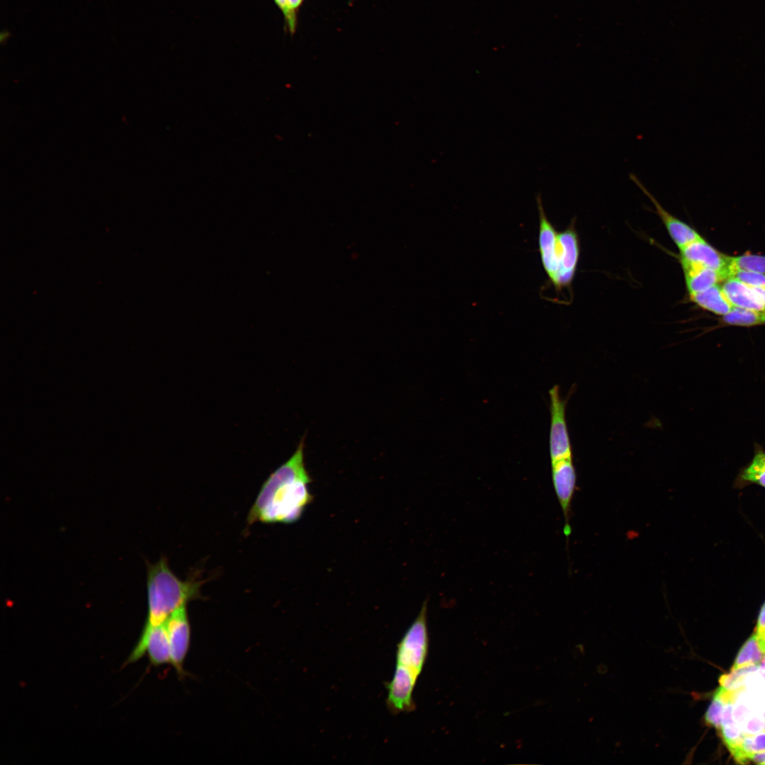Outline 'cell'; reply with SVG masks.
Segmentation results:
<instances>
[{
	"instance_id": "4",
	"label": "cell",
	"mask_w": 765,
	"mask_h": 765,
	"mask_svg": "<svg viewBox=\"0 0 765 765\" xmlns=\"http://www.w3.org/2000/svg\"><path fill=\"white\" fill-rule=\"evenodd\" d=\"M562 397L557 385L552 386L550 397V426L549 449L551 463L572 457V447L566 421V407L569 397Z\"/></svg>"
},
{
	"instance_id": "22",
	"label": "cell",
	"mask_w": 765,
	"mask_h": 765,
	"mask_svg": "<svg viewBox=\"0 0 765 765\" xmlns=\"http://www.w3.org/2000/svg\"><path fill=\"white\" fill-rule=\"evenodd\" d=\"M758 667L759 665L752 664L731 669L730 673L723 674L720 677L719 683L721 687L727 691H737L744 687L746 676Z\"/></svg>"
},
{
	"instance_id": "2",
	"label": "cell",
	"mask_w": 765,
	"mask_h": 765,
	"mask_svg": "<svg viewBox=\"0 0 765 765\" xmlns=\"http://www.w3.org/2000/svg\"><path fill=\"white\" fill-rule=\"evenodd\" d=\"M196 575L182 580L171 570L165 557L147 567L148 613L146 623H165L178 608L189 601L203 599L200 588L204 583Z\"/></svg>"
},
{
	"instance_id": "19",
	"label": "cell",
	"mask_w": 765,
	"mask_h": 765,
	"mask_svg": "<svg viewBox=\"0 0 765 765\" xmlns=\"http://www.w3.org/2000/svg\"><path fill=\"white\" fill-rule=\"evenodd\" d=\"M720 732L729 750L739 744L745 735L734 720L732 707L730 704L723 708Z\"/></svg>"
},
{
	"instance_id": "23",
	"label": "cell",
	"mask_w": 765,
	"mask_h": 765,
	"mask_svg": "<svg viewBox=\"0 0 765 765\" xmlns=\"http://www.w3.org/2000/svg\"><path fill=\"white\" fill-rule=\"evenodd\" d=\"M727 700L722 695L720 689L718 688L704 715V720L706 724L714 727L718 730H720L721 728L722 713Z\"/></svg>"
},
{
	"instance_id": "21",
	"label": "cell",
	"mask_w": 765,
	"mask_h": 765,
	"mask_svg": "<svg viewBox=\"0 0 765 765\" xmlns=\"http://www.w3.org/2000/svg\"><path fill=\"white\" fill-rule=\"evenodd\" d=\"M735 270H744L765 273V256L750 254L739 256H730V274Z\"/></svg>"
},
{
	"instance_id": "12",
	"label": "cell",
	"mask_w": 765,
	"mask_h": 765,
	"mask_svg": "<svg viewBox=\"0 0 765 765\" xmlns=\"http://www.w3.org/2000/svg\"><path fill=\"white\" fill-rule=\"evenodd\" d=\"M722 289L733 307L765 312L756 288L730 277L725 280Z\"/></svg>"
},
{
	"instance_id": "5",
	"label": "cell",
	"mask_w": 765,
	"mask_h": 765,
	"mask_svg": "<svg viewBox=\"0 0 765 765\" xmlns=\"http://www.w3.org/2000/svg\"><path fill=\"white\" fill-rule=\"evenodd\" d=\"M166 626L170 647L171 664L178 676H185L183 664L189 650L191 635L187 605L176 609L166 620Z\"/></svg>"
},
{
	"instance_id": "3",
	"label": "cell",
	"mask_w": 765,
	"mask_h": 765,
	"mask_svg": "<svg viewBox=\"0 0 765 765\" xmlns=\"http://www.w3.org/2000/svg\"><path fill=\"white\" fill-rule=\"evenodd\" d=\"M426 615L427 601L426 600L417 617L397 644L394 674L417 681L428 653Z\"/></svg>"
},
{
	"instance_id": "24",
	"label": "cell",
	"mask_w": 765,
	"mask_h": 765,
	"mask_svg": "<svg viewBox=\"0 0 765 765\" xmlns=\"http://www.w3.org/2000/svg\"><path fill=\"white\" fill-rule=\"evenodd\" d=\"M730 277L734 278L751 287L765 288L764 273L744 270H735L730 273Z\"/></svg>"
},
{
	"instance_id": "17",
	"label": "cell",
	"mask_w": 765,
	"mask_h": 765,
	"mask_svg": "<svg viewBox=\"0 0 765 765\" xmlns=\"http://www.w3.org/2000/svg\"><path fill=\"white\" fill-rule=\"evenodd\" d=\"M765 657L757 635L753 634L742 645L735 659L732 669H739L752 664H759Z\"/></svg>"
},
{
	"instance_id": "13",
	"label": "cell",
	"mask_w": 765,
	"mask_h": 765,
	"mask_svg": "<svg viewBox=\"0 0 765 765\" xmlns=\"http://www.w3.org/2000/svg\"><path fill=\"white\" fill-rule=\"evenodd\" d=\"M686 289L689 295L703 291L726 280L722 273L701 267H683Z\"/></svg>"
},
{
	"instance_id": "6",
	"label": "cell",
	"mask_w": 765,
	"mask_h": 765,
	"mask_svg": "<svg viewBox=\"0 0 765 765\" xmlns=\"http://www.w3.org/2000/svg\"><path fill=\"white\" fill-rule=\"evenodd\" d=\"M145 653H147L151 663L155 666L171 664L166 622L157 625L145 623L140 640L126 663L138 660Z\"/></svg>"
},
{
	"instance_id": "9",
	"label": "cell",
	"mask_w": 765,
	"mask_h": 765,
	"mask_svg": "<svg viewBox=\"0 0 765 765\" xmlns=\"http://www.w3.org/2000/svg\"><path fill=\"white\" fill-rule=\"evenodd\" d=\"M558 276L555 289L569 286L574 278L579 256V243L572 222L557 234Z\"/></svg>"
},
{
	"instance_id": "20",
	"label": "cell",
	"mask_w": 765,
	"mask_h": 765,
	"mask_svg": "<svg viewBox=\"0 0 765 765\" xmlns=\"http://www.w3.org/2000/svg\"><path fill=\"white\" fill-rule=\"evenodd\" d=\"M273 3L281 13L285 28L293 35L295 33L298 13L305 0H273Z\"/></svg>"
},
{
	"instance_id": "8",
	"label": "cell",
	"mask_w": 765,
	"mask_h": 765,
	"mask_svg": "<svg viewBox=\"0 0 765 765\" xmlns=\"http://www.w3.org/2000/svg\"><path fill=\"white\" fill-rule=\"evenodd\" d=\"M679 256L682 268H707L729 278L730 256L721 254L703 238L680 249Z\"/></svg>"
},
{
	"instance_id": "1",
	"label": "cell",
	"mask_w": 765,
	"mask_h": 765,
	"mask_svg": "<svg viewBox=\"0 0 765 765\" xmlns=\"http://www.w3.org/2000/svg\"><path fill=\"white\" fill-rule=\"evenodd\" d=\"M304 448L302 438L293 455L264 482L249 510L248 526L256 522L291 523L300 519L312 500Z\"/></svg>"
},
{
	"instance_id": "15",
	"label": "cell",
	"mask_w": 765,
	"mask_h": 765,
	"mask_svg": "<svg viewBox=\"0 0 765 765\" xmlns=\"http://www.w3.org/2000/svg\"><path fill=\"white\" fill-rule=\"evenodd\" d=\"M737 484L741 486L750 484L765 488V452L758 449L749 463L740 472Z\"/></svg>"
},
{
	"instance_id": "25",
	"label": "cell",
	"mask_w": 765,
	"mask_h": 765,
	"mask_svg": "<svg viewBox=\"0 0 765 765\" xmlns=\"http://www.w3.org/2000/svg\"><path fill=\"white\" fill-rule=\"evenodd\" d=\"M749 760H751V761H754V762H755L756 764H765V752H758V753H755V754L749 755L747 757V761H749Z\"/></svg>"
},
{
	"instance_id": "10",
	"label": "cell",
	"mask_w": 765,
	"mask_h": 765,
	"mask_svg": "<svg viewBox=\"0 0 765 765\" xmlns=\"http://www.w3.org/2000/svg\"><path fill=\"white\" fill-rule=\"evenodd\" d=\"M629 178L654 205L655 211L662 221L669 237L679 249L702 238L690 225L680 220L664 209L635 174H630Z\"/></svg>"
},
{
	"instance_id": "16",
	"label": "cell",
	"mask_w": 765,
	"mask_h": 765,
	"mask_svg": "<svg viewBox=\"0 0 765 765\" xmlns=\"http://www.w3.org/2000/svg\"><path fill=\"white\" fill-rule=\"evenodd\" d=\"M739 763H747L753 754L765 752V730L754 735H745L741 742L730 749Z\"/></svg>"
},
{
	"instance_id": "18",
	"label": "cell",
	"mask_w": 765,
	"mask_h": 765,
	"mask_svg": "<svg viewBox=\"0 0 765 765\" xmlns=\"http://www.w3.org/2000/svg\"><path fill=\"white\" fill-rule=\"evenodd\" d=\"M722 322L727 324L751 327L765 324V312L733 307Z\"/></svg>"
},
{
	"instance_id": "11",
	"label": "cell",
	"mask_w": 765,
	"mask_h": 765,
	"mask_svg": "<svg viewBox=\"0 0 765 765\" xmlns=\"http://www.w3.org/2000/svg\"><path fill=\"white\" fill-rule=\"evenodd\" d=\"M551 475L554 489L567 523L577 482L573 458L551 463Z\"/></svg>"
},
{
	"instance_id": "14",
	"label": "cell",
	"mask_w": 765,
	"mask_h": 765,
	"mask_svg": "<svg viewBox=\"0 0 765 765\" xmlns=\"http://www.w3.org/2000/svg\"><path fill=\"white\" fill-rule=\"evenodd\" d=\"M689 297L698 307L718 315H725L733 307L718 285L689 295Z\"/></svg>"
},
{
	"instance_id": "26",
	"label": "cell",
	"mask_w": 765,
	"mask_h": 765,
	"mask_svg": "<svg viewBox=\"0 0 765 765\" xmlns=\"http://www.w3.org/2000/svg\"><path fill=\"white\" fill-rule=\"evenodd\" d=\"M759 642L762 651L765 653V638L763 641Z\"/></svg>"
},
{
	"instance_id": "7",
	"label": "cell",
	"mask_w": 765,
	"mask_h": 765,
	"mask_svg": "<svg viewBox=\"0 0 765 765\" xmlns=\"http://www.w3.org/2000/svg\"><path fill=\"white\" fill-rule=\"evenodd\" d=\"M538 211V250L541 264L550 283L556 288L558 276L557 234L554 225L548 219L540 193L536 196Z\"/></svg>"
}]
</instances>
